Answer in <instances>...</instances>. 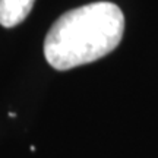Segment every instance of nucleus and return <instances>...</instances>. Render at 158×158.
Instances as JSON below:
<instances>
[{
	"instance_id": "1",
	"label": "nucleus",
	"mask_w": 158,
	"mask_h": 158,
	"mask_svg": "<svg viewBox=\"0 0 158 158\" xmlns=\"http://www.w3.org/2000/svg\"><path fill=\"white\" fill-rule=\"evenodd\" d=\"M124 32L122 9L97 2L64 12L44 40V56L53 69L69 70L110 54Z\"/></svg>"
},
{
	"instance_id": "2",
	"label": "nucleus",
	"mask_w": 158,
	"mask_h": 158,
	"mask_svg": "<svg viewBox=\"0 0 158 158\" xmlns=\"http://www.w3.org/2000/svg\"><path fill=\"white\" fill-rule=\"evenodd\" d=\"M35 0H0V23L5 28L16 27L28 16Z\"/></svg>"
}]
</instances>
